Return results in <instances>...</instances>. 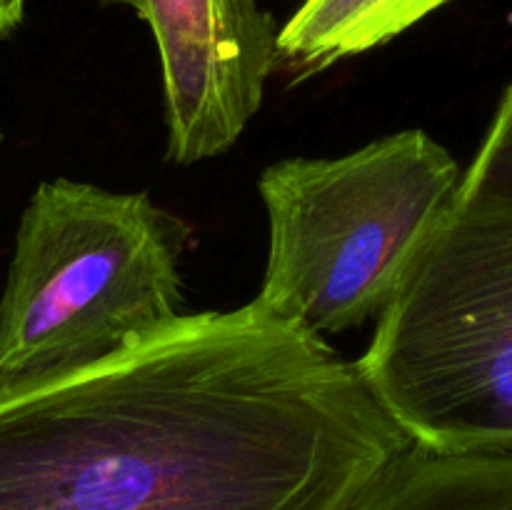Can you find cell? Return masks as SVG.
Masks as SVG:
<instances>
[{
    "label": "cell",
    "instance_id": "7a4b0ae2",
    "mask_svg": "<svg viewBox=\"0 0 512 510\" xmlns=\"http://www.w3.org/2000/svg\"><path fill=\"white\" fill-rule=\"evenodd\" d=\"M355 365L413 443H510L512 188L455 193Z\"/></svg>",
    "mask_w": 512,
    "mask_h": 510
},
{
    "label": "cell",
    "instance_id": "9c48e42d",
    "mask_svg": "<svg viewBox=\"0 0 512 510\" xmlns=\"http://www.w3.org/2000/svg\"><path fill=\"white\" fill-rule=\"evenodd\" d=\"M28 0H0V40L10 38L25 18Z\"/></svg>",
    "mask_w": 512,
    "mask_h": 510
},
{
    "label": "cell",
    "instance_id": "6da1fadb",
    "mask_svg": "<svg viewBox=\"0 0 512 510\" xmlns=\"http://www.w3.org/2000/svg\"><path fill=\"white\" fill-rule=\"evenodd\" d=\"M410 443L358 365L250 300L0 378V510H350Z\"/></svg>",
    "mask_w": 512,
    "mask_h": 510
},
{
    "label": "cell",
    "instance_id": "52a82bcc",
    "mask_svg": "<svg viewBox=\"0 0 512 510\" xmlns=\"http://www.w3.org/2000/svg\"><path fill=\"white\" fill-rule=\"evenodd\" d=\"M450 0H303L278 30V63L308 75L403 35Z\"/></svg>",
    "mask_w": 512,
    "mask_h": 510
},
{
    "label": "cell",
    "instance_id": "8992f818",
    "mask_svg": "<svg viewBox=\"0 0 512 510\" xmlns=\"http://www.w3.org/2000/svg\"><path fill=\"white\" fill-rule=\"evenodd\" d=\"M350 510H512L510 443H410Z\"/></svg>",
    "mask_w": 512,
    "mask_h": 510
},
{
    "label": "cell",
    "instance_id": "30bf717a",
    "mask_svg": "<svg viewBox=\"0 0 512 510\" xmlns=\"http://www.w3.org/2000/svg\"><path fill=\"white\" fill-rule=\"evenodd\" d=\"M0 140H3V135H0Z\"/></svg>",
    "mask_w": 512,
    "mask_h": 510
},
{
    "label": "cell",
    "instance_id": "277c9868",
    "mask_svg": "<svg viewBox=\"0 0 512 510\" xmlns=\"http://www.w3.org/2000/svg\"><path fill=\"white\" fill-rule=\"evenodd\" d=\"M188 240L190 225L148 193L40 183L0 295V378L93 363L178 318Z\"/></svg>",
    "mask_w": 512,
    "mask_h": 510
},
{
    "label": "cell",
    "instance_id": "3957f363",
    "mask_svg": "<svg viewBox=\"0 0 512 510\" xmlns=\"http://www.w3.org/2000/svg\"><path fill=\"white\" fill-rule=\"evenodd\" d=\"M460 180L420 128L338 158L273 163L258 180L270 243L255 303L318 335L378 318Z\"/></svg>",
    "mask_w": 512,
    "mask_h": 510
},
{
    "label": "cell",
    "instance_id": "5b68a950",
    "mask_svg": "<svg viewBox=\"0 0 512 510\" xmlns=\"http://www.w3.org/2000/svg\"><path fill=\"white\" fill-rule=\"evenodd\" d=\"M148 23L160 55L168 158L228 153L263 105L278 30L258 0H103Z\"/></svg>",
    "mask_w": 512,
    "mask_h": 510
},
{
    "label": "cell",
    "instance_id": "ba28073f",
    "mask_svg": "<svg viewBox=\"0 0 512 510\" xmlns=\"http://www.w3.org/2000/svg\"><path fill=\"white\" fill-rule=\"evenodd\" d=\"M498 188H512V83L500 100L473 165L463 173L458 193L473 195Z\"/></svg>",
    "mask_w": 512,
    "mask_h": 510
}]
</instances>
